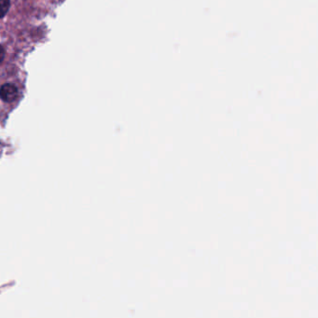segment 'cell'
<instances>
[{
  "label": "cell",
  "instance_id": "cell-3",
  "mask_svg": "<svg viewBox=\"0 0 318 318\" xmlns=\"http://www.w3.org/2000/svg\"><path fill=\"white\" fill-rule=\"evenodd\" d=\"M4 56H5V51H4L3 47L0 45V63L3 61Z\"/></svg>",
  "mask_w": 318,
  "mask_h": 318
},
{
  "label": "cell",
  "instance_id": "cell-1",
  "mask_svg": "<svg viewBox=\"0 0 318 318\" xmlns=\"http://www.w3.org/2000/svg\"><path fill=\"white\" fill-rule=\"evenodd\" d=\"M18 95L17 88L12 84H4L0 88V98L4 102L10 103L14 101Z\"/></svg>",
  "mask_w": 318,
  "mask_h": 318
},
{
  "label": "cell",
  "instance_id": "cell-2",
  "mask_svg": "<svg viewBox=\"0 0 318 318\" xmlns=\"http://www.w3.org/2000/svg\"><path fill=\"white\" fill-rule=\"evenodd\" d=\"M9 7H10L9 0H0V18H2L7 14Z\"/></svg>",
  "mask_w": 318,
  "mask_h": 318
}]
</instances>
